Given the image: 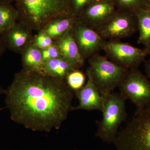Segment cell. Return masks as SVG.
Here are the masks:
<instances>
[{"instance_id": "obj_1", "label": "cell", "mask_w": 150, "mask_h": 150, "mask_svg": "<svg viewBox=\"0 0 150 150\" xmlns=\"http://www.w3.org/2000/svg\"><path fill=\"white\" fill-rule=\"evenodd\" d=\"M4 94L11 120L33 131L60 129L72 110L74 92L66 81L42 72L16 73Z\"/></svg>"}, {"instance_id": "obj_2", "label": "cell", "mask_w": 150, "mask_h": 150, "mask_svg": "<svg viewBox=\"0 0 150 150\" xmlns=\"http://www.w3.org/2000/svg\"><path fill=\"white\" fill-rule=\"evenodd\" d=\"M15 1L19 18L31 30L40 31L47 23L54 19L74 16L70 0Z\"/></svg>"}, {"instance_id": "obj_3", "label": "cell", "mask_w": 150, "mask_h": 150, "mask_svg": "<svg viewBox=\"0 0 150 150\" xmlns=\"http://www.w3.org/2000/svg\"><path fill=\"white\" fill-rule=\"evenodd\" d=\"M113 142L116 150H150V106L136 110Z\"/></svg>"}, {"instance_id": "obj_4", "label": "cell", "mask_w": 150, "mask_h": 150, "mask_svg": "<svg viewBox=\"0 0 150 150\" xmlns=\"http://www.w3.org/2000/svg\"><path fill=\"white\" fill-rule=\"evenodd\" d=\"M88 63L94 83L105 98L118 88L129 70L98 54L90 58Z\"/></svg>"}, {"instance_id": "obj_5", "label": "cell", "mask_w": 150, "mask_h": 150, "mask_svg": "<svg viewBox=\"0 0 150 150\" xmlns=\"http://www.w3.org/2000/svg\"><path fill=\"white\" fill-rule=\"evenodd\" d=\"M126 98L119 92L112 93L105 98L101 112L102 118L98 122L96 136L103 142H114L119 127L127 118Z\"/></svg>"}, {"instance_id": "obj_6", "label": "cell", "mask_w": 150, "mask_h": 150, "mask_svg": "<svg viewBox=\"0 0 150 150\" xmlns=\"http://www.w3.org/2000/svg\"><path fill=\"white\" fill-rule=\"evenodd\" d=\"M118 88L135 105L136 110L150 106V81L138 68L129 70Z\"/></svg>"}, {"instance_id": "obj_7", "label": "cell", "mask_w": 150, "mask_h": 150, "mask_svg": "<svg viewBox=\"0 0 150 150\" xmlns=\"http://www.w3.org/2000/svg\"><path fill=\"white\" fill-rule=\"evenodd\" d=\"M103 50L112 62L128 69L138 68L149 55L146 48H137L118 40L105 41Z\"/></svg>"}, {"instance_id": "obj_8", "label": "cell", "mask_w": 150, "mask_h": 150, "mask_svg": "<svg viewBox=\"0 0 150 150\" xmlns=\"http://www.w3.org/2000/svg\"><path fill=\"white\" fill-rule=\"evenodd\" d=\"M96 30L105 40H119L130 37L138 30L137 17L135 13H114Z\"/></svg>"}, {"instance_id": "obj_9", "label": "cell", "mask_w": 150, "mask_h": 150, "mask_svg": "<svg viewBox=\"0 0 150 150\" xmlns=\"http://www.w3.org/2000/svg\"><path fill=\"white\" fill-rule=\"evenodd\" d=\"M73 37L84 60L89 59L103 50L106 40L95 30L79 18L72 29Z\"/></svg>"}, {"instance_id": "obj_10", "label": "cell", "mask_w": 150, "mask_h": 150, "mask_svg": "<svg viewBox=\"0 0 150 150\" xmlns=\"http://www.w3.org/2000/svg\"><path fill=\"white\" fill-rule=\"evenodd\" d=\"M87 81L81 89L74 93L79 103L73 106L72 110H83L102 111L105 98L100 93L94 83L88 68L87 70Z\"/></svg>"}, {"instance_id": "obj_11", "label": "cell", "mask_w": 150, "mask_h": 150, "mask_svg": "<svg viewBox=\"0 0 150 150\" xmlns=\"http://www.w3.org/2000/svg\"><path fill=\"white\" fill-rule=\"evenodd\" d=\"M114 6L110 2H96L87 9L83 17L79 18L96 30L114 14Z\"/></svg>"}, {"instance_id": "obj_12", "label": "cell", "mask_w": 150, "mask_h": 150, "mask_svg": "<svg viewBox=\"0 0 150 150\" xmlns=\"http://www.w3.org/2000/svg\"><path fill=\"white\" fill-rule=\"evenodd\" d=\"M30 30L22 22L17 23L2 36L6 48L16 53H21L23 50L33 41Z\"/></svg>"}, {"instance_id": "obj_13", "label": "cell", "mask_w": 150, "mask_h": 150, "mask_svg": "<svg viewBox=\"0 0 150 150\" xmlns=\"http://www.w3.org/2000/svg\"><path fill=\"white\" fill-rule=\"evenodd\" d=\"M61 56L67 59L77 69L84 64L76 43L73 37L72 29L64 35L54 40Z\"/></svg>"}, {"instance_id": "obj_14", "label": "cell", "mask_w": 150, "mask_h": 150, "mask_svg": "<svg viewBox=\"0 0 150 150\" xmlns=\"http://www.w3.org/2000/svg\"><path fill=\"white\" fill-rule=\"evenodd\" d=\"M79 18L77 17L72 16L54 19L47 23L40 30L54 40L72 29Z\"/></svg>"}, {"instance_id": "obj_15", "label": "cell", "mask_w": 150, "mask_h": 150, "mask_svg": "<svg viewBox=\"0 0 150 150\" xmlns=\"http://www.w3.org/2000/svg\"><path fill=\"white\" fill-rule=\"evenodd\" d=\"M41 51L33 42L28 44L21 52L23 69L30 71H43L44 62Z\"/></svg>"}, {"instance_id": "obj_16", "label": "cell", "mask_w": 150, "mask_h": 150, "mask_svg": "<svg viewBox=\"0 0 150 150\" xmlns=\"http://www.w3.org/2000/svg\"><path fill=\"white\" fill-rule=\"evenodd\" d=\"M77 69L69 61L61 56L44 63L42 72L59 79L65 80L71 72Z\"/></svg>"}, {"instance_id": "obj_17", "label": "cell", "mask_w": 150, "mask_h": 150, "mask_svg": "<svg viewBox=\"0 0 150 150\" xmlns=\"http://www.w3.org/2000/svg\"><path fill=\"white\" fill-rule=\"evenodd\" d=\"M18 18V11L11 3L0 2V36H2L14 26Z\"/></svg>"}, {"instance_id": "obj_18", "label": "cell", "mask_w": 150, "mask_h": 150, "mask_svg": "<svg viewBox=\"0 0 150 150\" xmlns=\"http://www.w3.org/2000/svg\"><path fill=\"white\" fill-rule=\"evenodd\" d=\"M134 13L137 17L139 32L137 43L147 47L150 43V11L140 8L135 11Z\"/></svg>"}, {"instance_id": "obj_19", "label": "cell", "mask_w": 150, "mask_h": 150, "mask_svg": "<svg viewBox=\"0 0 150 150\" xmlns=\"http://www.w3.org/2000/svg\"><path fill=\"white\" fill-rule=\"evenodd\" d=\"M66 83L74 93L81 89L86 83V76L79 69L72 71L66 78Z\"/></svg>"}, {"instance_id": "obj_20", "label": "cell", "mask_w": 150, "mask_h": 150, "mask_svg": "<svg viewBox=\"0 0 150 150\" xmlns=\"http://www.w3.org/2000/svg\"><path fill=\"white\" fill-rule=\"evenodd\" d=\"M33 42L38 48L43 50L51 46L54 43V40L46 33L40 30L33 38Z\"/></svg>"}, {"instance_id": "obj_21", "label": "cell", "mask_w": 150, "mask_h": 150, "mask_svg": "<svg viewBox=\"0 0 150 150\" xmlns=\"http://www.w3.org/2000/svg\"><path fill=\"white\" fill-rule=\"evenodd\" d=\"M41 51L44 63L48 60L61 56L59 48L54 41V43L51 46L46 49L42 50Z\"/></svg>"}, {"instance_id": "obj_22", "label": "cell", "mask_w": 150, "mask_h": 150, "mask_svg": "<svg viewBox=\"0 0 150 150\" xmlns=\"http://www.w3.org/2000/svg\"><path fill=\"white\" fill-rule=\"evenodd\" d=\"M121 6L135 11L140 8H146L144 0H117Z\"/></svg>"}, {"instance_id": "obj_23", "label": "cell", "mask_w": 150, "mask_h": 150, "mask_svg": "<svg viewBox=\"0 0 150 150\" xmlns=\"http://www.w3.org/2000/svg\"><path fill=\"white\" fill-rule=\"evenodd\" d=\"M92 1L93 0H73V10L74 16L77 17V15L79 12Z\"/></svg>"}, {"instance_id": "obj_24", "label": "cell", "mask_w": 150, "mask_h": 150, "mask_svg": "<svg viewBox=\"0 0 150 150\" xmlns=\"http://www.w3.org/2000/svg\"><path fill=\"white\" fill-rule=\"evenodd\" d=\"M144 68L147 77L150 79V58L145 61Z\"/></svg>"}, {"instance_id": "obj_25", "label": "cell", "mask_w": 150, "mask_h": 150, "mask_svg": "<svg viewBox=\"0 0 150 150\" xmlns=\"http://www.w3.org/2000/svg\"><path fill=\"white\" fill-rule=\"evenodd\" d=\"M6 48V46L4 39L2 36H0V56H1L5 51Z\"/></svg>"}, {"instance_id": "obj_26", "label": "cell", "mask_w": 150, "mask_h": 150, "mask_svg": "<svg viewBox=\"0 0 150 150\" xmlns=\"http://www.w3.org/2000/svg\"><path fill=\"white\" fill-rule=\"evenodd\" d=\"M144 2L146 8L150 11V0H144Z\"/></svg>"}, {"instance_id": "obj_27", "label": "cell", "mask_w": 150, "mask_h": 150, "mask_svg": "<svg viewBox=\"0 0 150 150\" xmlns=\"http://www.w3.org/2000/svg\"><path fill=\"white\" fill-rule=\"evenodd\" d=\"M5 91V89H4V88L2 87L1 84H0V96L2 94H4Z\"/></svg>"}, {"instance_id": "obj_28", "label": "cell", "mask_w": 150, "mask_h": 150, "mask_svg": "<svg viewBox=\"0 0 150 150\" xmlns=\"http://www.w3.org/2000/svg\"><path fill=\"white\" fill-rule=\"evenodd\" d=\"M14 1H15V0H0V2H1L11 3Z\"/></svg>"}, {"instance_id": "obj_29", "label": "cell", "mask_w": 150, "mask_h": 150, "mask_svg": "<svg viewBox=\"0 0 150 150\" xmlns=\"http://www.w3.org/2000/svg\"><path fill=\"white\" fill-rule=\"evenodd\" d=\"M145 48H146L147 50L148 51V54H149V55H150V43L149 44V45L147 46V47H145Z\"/></svg>"}, {"instance_id": "obj_30", "label": "cell", "mask_w": 150, "mask_h": 150, "mask_svg": "<svg viewBox=\"0 0 150 150\" xmlns=\"http://www.w3.org/2000/svg\"><path fill=\"white\" fill-rule=\"evenodd\" d=\"M95 2L108 1V0H93Z\"/></svg>"}, {"instance_id": "obj_31", "label": "cell", "mask_w": 150, "mask_h": 150, "mask_svg": "<svg viewBox=\"0 0 150 150\" xmlns=\"http://www.w3.org/2000/svg\"></svg>"}]
</instances>
